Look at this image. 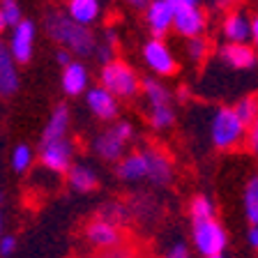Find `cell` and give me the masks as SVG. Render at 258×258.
<instances>
[{
  "mask_svg": "<svg viewBox=\"0 0 258 258\" xmlns=\"http://www.w3.org/2000/svg\"><path fill=\"white\" fill-rule=\"evenodd\" d=\"M97 217L104 221H111V224L120 226V228H124L129 217H132V210H129V205L120 203V201H108V203H104L102 208H99Z\"/></svg>",
  "mask_w": 258,
  "mask_h": 258,
  "instance_id": "obj_23",
  "label": "cell"
},
{
  "mask_svg": "<svg viewBox=\"0 0 258 258\" xmlns=\"http://www.w3.org/2000/svg\"><path fill=\"white\" fill-rule=\"evenodd\" d=\"M240 0H210V5L215 7V10H228V7L237 5Z\"/></svg>",
  "mask_w": 258,
  "mask_h": 258,
  "instance_id": "obj_40",
  "label": "cell"
},
{
  "mask_svg": "<svg viewBox=\"0 0 258 258\" xmlns=\"http://www.w3.org/2000/svg\"><path fill=\"white\" fill-rule=\"evenodd\" d=\"M249 136V127L240 120L235 106H219L210 120V141L217 150L231 152Z\"/></svg>",
  "mask_w": 258,
  "mask_h": 258,
  "instance_id": "obj_3",
  "label": "cell"
},
{
  "mask_svg": "<svg viewBox=\"0 0 258 258\" xmlns=\"http://www.w3.org/2000/svg\"><path fill=\"white\" fill-rule=\"evenodd\" d=\"M251 39L256 42V46H258V14L251 19Z\"/></svg>",
  "mask_w": 258,
  "mask_h": 258,
  "instance_id": "obj_43",
  "label": "cell"
},
{
  "mask_svg": "<svg viewBox=\"0 0 258 258\" xmlns=\"http://www.w3.org/2000/svg\"><path fill=\"white\" fill-rule=\"evenodd\" d=\"M177 102H187V99H189V88H184V86H180V88H177Z\"/></svg>",
  "mask_w": 258,
  "mask_h": 258,
  "instance_id": "obj_42",
  "label": "cell"
},
{
  "mask_svg": "<svg viewBox=\"0 0 258 258\" xmlns=\"http://www.w3.org/2000/svg\"><path fill=\"white\" fill-rule=\"evenodd\" d=\"M83 235H86L88 244L95 247V249H99V251H102V249H108V247H115V244H120V242H124L122 240V228L115 226V224H111V221L99 219V217H95V219L86 226Z\"/></svg>",
  "mask_w": 258,
  "mask_h": 258,
  "instance_id": "obj_14",
  "label": "cell"
},
{
  "mask_svg": "<svg viewBox=\"0 0 258 258\" xmlns=\"http://www.w3.org/2000/svg\"><path fill=\"white\" fill-rule=\"evenodd\" d=\"M102 39L108 42V44H113V46H118V30H115V28H106Z\"/></svg>",
  "mask_w": 258,
  "mask_h": 258,
  "instance_id": "obj_39",
  "label": "cell"
},
{
  "mask_svg": "<svg viewBox=\"0 0 258 258\" xmlns=\"http://www.w3.org/2000/svg\"><path fill=\"white\" fill-rule=\"evenodd\" d=\"M221 35L226 42L233 44H249L251 39V19L242 12H228L221 21Z\"/></svg>",
  "mask_w": 258,
  "mask_h": 258,
  "instance_id": "obj_19",
  "label": "cell"
},
{
  "mask_svg": "<svg viewBox=\"0 0 258 258\" xmlns=\"http://www.w3.org/2000/svg\"><path fill=\"white\" fill-rule=\"evenodd\" d=\"M99 86L106 88L118 99H134V97L141 95L143 79L134 70V64H129L127 60L115 58L108 64H102V70H99Z\"/></svg>",
  "mask_w": 258,
  "mask_h": 258,
  "instance_id": "obj_4",
  "label": "cell"
},
{
  "mask_svg": "<svg viewBox=\"0 0 258 258\" xmlns=\"http://www.w3.org/2000/svg\"><path fill=\"white\" fill-rule=\"evenodd\" d=\"M74 55L70 53V51H67V48H58V51H55V62L60 64V70H62V67H67V64L70 62H74Z\"/></svg>",
  "mask_w": 258,
  "mask_h": 258,
  "instance_id": "obj_35",
  "label": "cell"
},
{
  "mask_svg": "<svg viewBox=\"0 0 258 258\" xmlns=\"http://www.w3.org/2000/svg\"><path fill=\"white\" fill-rule=\"evenodd\" d=\"M143 14H145V28L150 32V37L164 39L173 30L175 10H173V5L168 0H152Z\"/></svg>",
  "mask_w": 258,
  "mask_h": 258,
  "instance_id": "obj_11",
  "label": "cell"
},
{
  "mask_svg": "<svg viewBox=\"0 0 258 258\" xmlns=\"http://www.w3.org/2000/svg\"><path fill=\"white\" fill-rule=\"evenodd\" d=\"M164 258H189V247L184 242H173L171 247L164 251Z\"/></svg>",
  "mask_w": 258,
  "mask_h": 258,
  "instance_id": "obj_33",
  "label": "cell"
},
{
  "mask_svg": "<svg viewBox=\"0 0 258 258\" xmlns=\"http://www.w3.org/2000/svg\"><path fill=\"white\" fill-rule=\"evenodd\" d=\"M35 39H37V23L32 19H23L10 30V51L14 55L16 64H28L35 53Z\"/></svg>",
  "mask_w": 258,
  "mask_h": 258,
  "instance_id": "obj_8",
  "label": "cell"
},
{
  "mask_svg": "<svg viewBox=\"0 0 258 258\" xmlns=\"http://www.w3.org/2000/svg\"><path fill=\"white\" fill-rule=\"evenodd\" d=\"M16 251V237L14 235H3L0 237V256L10 258Z\"/></svg>",
  "mask_w": 258,
  "mask_h": 258,
  "instance_id": "obj_34",
  "label": "cell"
},
{
  "mask_svg": "<svg viewBox=\"0 0 258 258\" xmlns=\"http://www.w3.org/2000/svg\"><path fill=\"white\" fill-rule=\"evenodd\" d=\"M141 58H143V64L157 79L175 76L177 70H180L175 53H173L171 46H168L164 39H157V37L145 39V44L141 46Z\"/></svg>",
  "mask_w": 258,
  "mask_h": 258,
  "instance_id": "obj_5",
  "label": "cell"
},
{
  "mask_svg": "<svg viewBox=\"0 0 258 258\" xmlns=\"http://www.w3.org/2000/svg\"><path fill=\"white\" fill-rule=\"evenodd\" d=\"M32 159H35V155H32V148L28 143H19L12 150V168L16 173H26L32 166Z\"/></svg>",
  "mask_w": 258,
  "mask_h": 258,
  "instance_id": "obj_30",
  "label": "cell"
},
{
  "mask_svg": "<svg viewBox=\"0 0 258 258\" xmlns=\"http://www.w3.org/2000/svg\"><path fill=\"white\" fill-rule=\"evenodd\" d=\"M74 152H76V145L70 139L39 145V164L51 173L67 175L70 168L74 166Z\"/></svg>",
  "mask_w": 258,
  "mask_h": 258,
  "instance_id": "obj_7",
  "label": "cell"
},
{
  "mask_svg": "<svg viewBox=\"0 0 258 258\" xmlns=\"http://www.w3.org/2000/svg\"><path fill=\"white\" fill-rule=\"evenodd\" d=\"M141 95H143L148 108H157V106H171L175 95L173 90L157 76H145L143 79V88H141Z\"/></svg>",
  "mask_w": 258,
  "mask_h": 258,
  "instance_id": "obj_20",
  "label": "cell"
},
{
  "mask_svg": "<svg viewBox=\"0 0 258 258\" xmlns=\"http://www.w3.org/2000/svg\"><path fill=\"white\" fill-rule=\"evenodd\" d=\"M191 240L196 251L203 258L224 253L228 247V233L217 219L208 221H194L191 224Z\"/></svg>",
  "mask_w": 258,
  "mask_h": 258,
  "instance_id": "obj_6",
  "label": "cell"
},
{
  "mask_svg": "<svg viewBox=\"0 0 258 258\" xmlns=\"http://www.w3.org/2000/svg\"><path fill=\"white\" fill-rule=\"evenodd\" d=\"M95 258H143V251L136 244H132V242H120L115 247L97 251Z\"/></svg>",
  "mask_w": 258,
  "mask_h": 258,
  "instance_id": "obj_28",
  "label": "cell"
},
{
  "mask_svg": "<svg viewBox=\"0 0 258 258\" xmlns=\"http://www.w3.org/2000/svg\"><path fill=\"white\" fill-rule=\"evenodd\" d=\"M86 106L97 120L104 122H115L120 115V99L102 86H90L86 92Z\"/></svg>",
  "mask_w": 258,
  "mask_h": 258,
  "instance_id": "obj_12",
  "label": "cell"
},
{
  "mask_svg": "<svg viewBox=\"0 0 258 258\" xmlns=\"http://www.w3.org/2000/svg\"><path fill=\"white\" fill-rule=\"evenodd\" d=\"M115 48L118 46H113V44H108V42H99L97 44V48H95V58H97V62L99 64H108L111 60H115Z\"/></svg>",
  "mask_w": 258,
  "mask_h": 258,
  "instance_id": "obj_32",
  "label": "cell"
},
{
  "mask_svg": "<svg viewBox=\"0 0 258 258\" xmlns=\"http://www.w3.org/2000/svg\"><path fill=\"white\" fill-rule=\"evenodd\" d=\"M217 60L233 72H253L258 67L256 48L249 46V44L224 42L217 48Z\"/></svg>",
  "mask_w": 258,
  "mask_h": 258,
  "instance_id": "obj_9",
  "label": "cell"
},
{
  "mask_svg": "<svg viewBox=\"0 0 258 258\" xmlns=\"http://www.w3.org/2000/svg\"><path fill=\"white\" fill-rule=\"evenodd\" d=\"M7 30H12V28H10V23H7V19L3 16V12H0V37H3Z\"/></svg>",
  "mask_w": 258,
  "mask_h": 258,
  "instance_id": "obj_44",
  "label": "cell"
},
{
  "mask_svg": "<svg viewBox=\"0 0 258 258\" xmlns=\"http://www.w3.org/2000/svg\"><path fill=\"white\" fill-rule=\"evenodd\" d=\"M67 187L76 194H90L99 187V175H97V171L92 166L79 161L67 173Z\"/></svg>",
  "mask_w": 258,
  "mask_h": 258,
  "instance_id": "obj_21",
  "label": "cell"
},
{
  "mask_svg": "<svg viewBox=\"0 0 258 258\" xmlns=\"http://www.w3.org/2000/svg\"><path fill=\"white\" fill-rule=\"evenodd\" d=\"M247 139H249V148H251V150L258 155V120L251 124V127H249V136H247Z\"/></svg>",
  "mask_w": 258,
  "mask_h": 258,
  "instance_id": "obj_36",
  "label": "cell"
},
{
  "mask_svg": "<svg viewBox=\"0 0 258 258\" xmlns=\"http://www.w3.org/2000/svg\"><path fill=\"white\" fill-rule=\"evenodd\" d=\"M235 111L242 122L247 124V127H251L258 120V95H244L242 99H237Z\"/></svg>",
  "mask_w": 258,
  "mask_h": 258,
  "instance_id": "obj_27",
  "label": "cell"
},
{
  "mask_svg": "<svg viewBox=\"0 0 258 258\" xmlns=\"http://www.w3.org/2000/svg\"><path fill=\"white\" fill-rule=\"evenodd\" d=\"M70 124H72V113L67 104H55L51 115H48L46 124L42 129V136H39V145H46V143H53V141H62V139H70L67 132H70Z\"/></svg>",
  "mask_w": 258,
  "mask_h": 258,
  "instance_id": "obj_17",
  "label": "cell"
},
{
  "mask_svg": "<svg viewBox=\"0 0 258 258\" xmlns=\"http://www.w3.org/2000/svg\"><path fill=\"white\" fill-rule=\"evenodd\" d=\"M134 124L129 120H115L106 129H102L99 134L92 136L90 150L106 164H118L127 155V148L134 141Z\"/></svg>",
  "mask_w": 258,
  "mask_h": 258,
  "instance_id": "obj_2",
  "label": "cell"
},
{
  "mask_svg": "<svg viewBox=\"0 0 258 258\" xmlns=\"http://www.w3.org/2000/svg\"><path fill=\"white\" fill-rule=\"evenodd\" d=\"M64 12L76 23L92 28V23H97V19L102 16V0H67Z\"/></svg>",
  "mask_w": 258,
  "mask_h": 258,
  "instance_id": "obj_22",
  "label": "cell"
},
{
  "mask_svg": "<svg viewBox=\"0 0 258 258\" xmlns=\"http://www.w3.org/2000/svg\"><path fill=\"white\" fill-rule=\"evenodd\" d=\"M184 53H187L189 62H194V64L205 62V58H208V53H210L208 39H205V37H191V39H187V44H184Z\"/></svg>",
  "mask_w": 258,
  "mask_h": 258,
  "instance_id": "obj_29",
  "label": "cell"
},
{
  "mask_svg": "<svg viewBox=\"0 0 258 258\" xmlns=\"http://www.w3.org/2000/svg\"><path fill=\"white\" fill-rule=\"evenodd\" d=\"M175 10V21L173 30L184 39L203 37L205 28H208V14L203 5H187V7H173Z\"/></svg>",
  "mask_w": 258,
  "mask_h": 258,
  "instance_id": "obj_10",
  "label": "cell"
},
{
  "mask_svg": "<svg viewBox=\"0 0 258 258\" xmlns=\"http://www.w3.org/2000/svg\"><path fill=\"white\" fill-rule=\"evenodd\" d=\"M44 32L51 37L60 48H67L76 58H88L95 55V48L99 39L95 37L92 28L81 26L72 19L64 10H48L44 14Z\"/></svg>",
  "mask_w": 258,
  "mask_h": 258,
  "instance_id": "obj_1",
  "label": "cell"
},
{
  "mask_svg": "<svg viewBox=\"0 0 258 258\" xmlns=\"http://www.w3.org/2000/svg\"><path fill=\"white\" fill-rule=\"evenodd\" d=\"M148 159V182L152 187H168L173 182V161L164 150L155 145H145L141 148Z\"/></svg>",
  "mask_w": 258,
  "mask_h": 258,
  "instance_id": "obj_13",
  "label": "cell"
},
{
  "mask_svg": "<svg viewBox=\"0 0 258 258\" xmlns=\"http://www.w3.org/2000/svg\"><path fill=\"white\" fill-rule=\"evenodd\" d=\"M0 12L3 16L7 19L10 28H14L16 23H21L26 16H23V10H21V3L19 0H0Z\"/></svg>",
  "mask_w": 258,
  "mask_h": 258,
  "instance_id": "obj_31",
  "label": "cell"
},
{
  "mask_svg": "<svg viewBox=\"0 0 258 258\" xmlns=\"http://www.w3.org/2000/svg\"><path fill=\"white\" fill-rule=\"evenodd\" d=\"M242 201H244V217H247L249 226L258 224V175H251L247 180Z\"/></svg>",
  "mask_w": 258,
  "mask_h": 258,
  "instance_id": "obj_24",
  "label": "cell"
},
{
  "mask_svg": "<svg viewBox=\"0 0 258 258\" xmlns=\"http://www.w3.org/2000/svg\"><path fill=\"white\" fill-rule=\"evenodd\" d=\"M189 217H191V224L194 221H208V219H217V210L215 203L210 196L205 194H196L189 203Z\"/></svg>",
  "mask_w": 258,
  "mask_h": 258,
  "instance_id": "obj_25",
  "label": "cell"
},
{
  "mask_svg": "<svg viewBox=\"0 0 258 258\" xmlns=\"http://www.w3.org/2000/svg\"><path fill=\"white\" fill-rule=\"evenodd\" d=\"M3 201H5V194H3V191H0V203H3Z\"/></svg>",
  "mask_w": 258,
  "mask_h": 258,
  "instance_id": "obj_47",
  "label": "cell"
},
{
  "mask_svg": "<svg viewBox=\"0 0 258 258\" xmlns=\"http://www.w3.org/2000/svg\"><path fill=\"white\" fill-rule=\"evenodd\" d=\"M14 55L10 51V44L0 37V97L3 99H10L19 92L21 88V79H19V70H16Z\"/></svg>",
  "mask_w": 258,
  "mask_h": 258,
  "instance_id": "obj_15",
  "label": "cell"
},
{
  "mask_svg": "<svg viewBox=\"0 0 258 258\" xmlns=\"http://www.w3.org/2000/svg\"><path fill=\"white\" fill-rule=\"evenodd\" d=\"M173 7H187V5H201V0H168Z\"/></svg>",
  "mask_w": 258,
  "mask_h": 258,
  "instance_id": "obj_41",
  "label": "cell"
},
{
  "mask_svg": "<svg viewBox=\"0 0 258 258\" xmlns=\"http://www.w3.org/2000/svg\"><path fill=\"white\" fill-rule=\"evenodd\" d=\"M0 237H3V215H0Z\"/></svg>",
  "mask_w": 258,
  "mask_h": 258,
  "instance_id": "obj_45",
  "label": "cell"
},
{
  "mask_svg": "<svg viewBox=\"0 0 258 258\" xmlns=\"http://www.w3.org/2000/svg\"><path fill=\"white\" fill-rule=\"evenodd\" d=\"M148 124L155 132H166L175 124V108L171 106H157V108H148Z\"/></svg>",
  "mask_w": 258,
  "mask_h": 258,
  "instance_id": "obj_26",
  "label": "cell"
},
{
  "mask_svg": "<svg viewBox=\"0 0 258 258\" xmlns=\"http://www.w3.org/2000/svg\"><path fill=\"white\" fill-rule=\"evenodd\" d=\"M208 258H226L224 253H217V256H208Z\"/></svg>",
  "mask_w": 258,
  "mask_h": 258,
  "instance_id": "obj_46",
  "label": "cell"
},
{
  "mask_svg": "<svg viewBox=\"0 0 258 258\" xmlns=\"http://www.w3.org/2000/svg\"><path fill=\"white\" fill-rule=\"evenodd\" d=\"M115 175H118L122 182H129V184L148 180V159H145V152L143 150L127 152V155L118 161Z\"/></svg>",
  "mask_w": 258,
  "mask_h": 258,
  "instance_id": "obj_18",
  "label": "cell"
},
{
  "mask_svg": "<svg viewBox=\"0 0 258 258\" xmlns=\"http://www.w3.org/2000/svg\"><path fill=\"white\" fill-rule=\"evenodd\" d=\"M122 3H124L127 7H132V10H136V12H145L152 0H122Z\"/></svg>",
  "mask_w": 258,
  "mask_h": 258,
  "instance_id": "obj_37",
  "label": "cell"
},
{
  "mask_svg": "<svg viewBox=\"0 0 258 258\" xmlns=\"http://www.w3.org/2000/svg\"><path fill=\"white\" fill-rule=\"evenodd\" d=\"M247 242H249V247H251V249H258V224L249 226V231H247Z\"/></svg>",
  "mask_w": 258,
  "mask_h": 258,
  "instance_id": "obj_38",
  "label": "cell"
},
{
  "mask_svg": "<svg viewBox=\"0 0 258 258\" xmlns=\"http://www.w3.org/2000/svg\"><path fill=\"white\" fill-rule=\"evenodd\" d=\"M60 88H62V92L67 97H81L90 90V72L79 58L74 62H70L67 67H62Z\"/></svg>",
  "mask_w": 258,
  "mask_h": 258,
  "instance_id": "obj_16",
  "label": "cell"
}]
</instances>
